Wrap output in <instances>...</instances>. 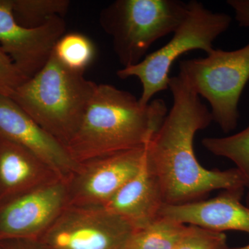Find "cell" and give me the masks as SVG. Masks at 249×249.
Wrapping results in <instances>:
<instances>
[{
  "label": "cell",
  "mask_w": 249,
  "mask_h": 249,
  "mask_svg": "<svg viewBox=\"0 0 249 249\" xmlns=\"http://www.w3.org/2000/svg\"><path fill=\"white\" fill-rule=\"evenodd\" d=\"M231 22L229 15L213 12L200 1L192 0L188 3L186 17L166 45L137 65L119 70L116 74L121 79L139 78L142 85L139 102L148 104L157 93L169 89L170 70L181 55L196 49L211 53L214 49V41L227 31Z\"/></svg>",
  "instance_id": "5b68a950"
},
{
  "label": "cell",
  "mask_w": 249,
  "mask_h": 249,
  "mask_svg": "<svg viewBox=\"0 0 249 249\" xmlns=\"http://www.w3.org/2000/svg\"><path fill=\"white\" fill-rule=\"evenodd\" d=\"M189 230V225L160 216L136 230L124 249H175Z\"/></svg>",
  "instance_id": "9a60e30c"
},
{
  "label": "cell",
  "mask_w": 249,
  "mask_h": 249,
  "mask_svg": "<svg viewBox=\"0 0 249 249\" xmlns=\"http://www.w3.org/2000/svg\"><path fill=\"white\" fill-rule=\"evenodd\" d=\"M202 145L210 152L231 160L249 185V125L238 133L226 137H208ZM248 187V186H247Z\"/></svg>",
  "instance_id": "e0dca14e"
},
{
  "label": "cell",
  "mask_w": 249,
  "mask_h": 249,
  "mask_svg": "<svg viewBox=\"0 0 249 249\" xmlns=\"http://www.w3.org/2000/svg\"><path fill=\"white\" fill-rule=\"evenodd\" d=\"M19 249H43L41 247L40 244L39 243L37 240H32L31 241V244L30 245L28 246L25 248Z\"/></svg>",
  "instance_id": "7402d4cb"
},
{
  "label": "cell",
  "mask_w": 249,
  "mask_h": 249,
  "mask_svg": "<svg viewBox=\"0 0 249 249\" xmlns=\"http://www.w3.org/2000/svg\"><path fill=\"white\" fill-rule=\"evenodd\" d=\"M228 249H249V245L245 246V247H238V248H229Z\"/></svg>",
  "instance_id": "cb8c5ba5"
},
{
  "label": "cell",
  "mask_w": 249,
  "mask_h": 249,
  "mask_svg": "<svg viewBox=\"0 0 249 249\" xmlns=\"http://www.w3.org/2000/svg\"><path fill=\"white\" fill-rule=\"evenodd\" d=\"M164 204L160 184L149 169L145 159L140 171L104 207L124 217L138 230L160 217Z\"/></svg>",
  "instance_id": "4fadbf2b"
},
{
  "label": "cell",
  "mask_w": 249,
  "mask_h": 249,
  "mask_svg": "<svg viewBox=\"0 0 249 249\" xmlns=\"http://www.w3.org/2000/svg\"><path fill=\"white\" fill-rule=\"evenodd\" d=\"M56 178L38 157L0 135V188L3 193L19 196Z\"/></svg>",
  "instance_id": "5bb4252c"
},
{
  "label": "cell",
  "mask_w": 249,
  "mask_h": 249,
  "mask_svg": "<svg viewBox=\"0 0 249 249\" xmlns=\"http://www.w3.org/2000/svg\"><path fill=\"white\" fill-rule=\"evenodd\" d=\"M0 135L38 157L57 178L68 183L80 163L66 147L40 127L11 98L0 96Z\"/></svg>",
  "instance_id": "8fae6325"
},
{
  "label": "cell",
  "mask_w": 249,
  "mask_h": 249,
  "mask_svg": "<svg viewBox=\"0 0 249 249\" xmlns=\"http://www.w3.org/2000/svg\"><path fill=\"white\" fill-rule=\"evenodd\" d=\"M233 9L235 19L241 27H249V0H228Z\"/></svg>",
  "instance_id": "44dd1931"
},
{
  "label": "cell",
  "mask_w": 249,
  "mask_h": 249,
  "mask_svg": "<svg viewBox=\"0 0 249 249\" xmlns=\"http://www.w3.org/2000/svg\"><path fill=\"white\" fill-rule=\"evenodd\" d=\"M17 22L27 28L43 25L55 16L62 17L70 7L68 0H12Z\"/></svg>",
  "instance_id": "ac0fdd59"
},
{
  "label": "cell",
  "mask_w": 249,
  "mask_h": 249,
  "mask_svg": "<svg viewBox=\"0 0 249 249\" xmlns=\"http://www.w3.org/2000/svg\"><path fill=\"white\" fill-rule=\"evenodd\" d=\"M245 190H226L208 200L164 204L160 215L213 231H235L249 235V208L241 201Z\"/></svg>",
  "instance_id": "7c38bea8"
},
{
  "label": "cell",
  "mask_w": 249,
  "mask_h": 249,
  "mask_svg": "<svg viewBox=\"0 0 249 249\" xmlns=\"http://www.w3.org/2000/svg\"><path fill=\"white\" fill-rule=\"evenodd\" d=\"M135 231L104 206L68 205L37 241L43 249H124Z\"/></svg>",
  "instance_id": "52a82bcc"
},
{
  "label": "cell",
  "mask_w": 249,
  "mask_h": 249,
  "mask_svg": "<svg viewBox=\"0 0 249 249\" xmlns=\"http://www.w3.org/2000/svg\"><path fill=\"white\" fill-rule=\"evenodd\" d=\"M169 89L173 107L146 145L147 165L158 181L165 204L199 201L215 190L247 188L248 181L237 168L209 170L199 163L195 137L211 124L212 114L178 76L170 77Z\"/></svg>",
  "instance_id": "6da1fadb"
},
{
  "label": "cell",
  "mask_w": 249,
  "mask_h": 249,
  "mask_svg": "<svg viewBox=\"0 0 249 249\" xmlns=\"http://www.w3.org/2000/svg\"><path fill=\"white\" fill-rule=\"evenodd\" d=\"M146 145L80 163L67 183L68 205L104 206L142 169Z\"/></svg>",
  "instance_id": "ba28073f"
},
{
  "label": "cell",
  "mask_w": 249,
  "mask_h": 249,
  "mask_svg": "<svg viewBox=\"0 0 249 249\" xmlns=\"http://www.w3.org/2000/svg\"><path fill=\"white\" fill-rule=\"evenodd\" d=\"M65 29L60 16L40 27H24L15 18L12 0H0V47L29 78L45 66Z\"/></svg>",
  "instance_id": "30bf717a"
},
{
  "label": "cell",
  "mask_w": 249,
  "mask_h": 249,
  "mask_svg": "<svg viewBox=\"0 0 249 249\" xmlns=\"http://www.w3.org/2000/svg\"><path fill=\"white\" fill-rule=\"evenodd\" d=\"M56 58L73 71L84 72L96 55V48L89 37L79 33L64 34L54 47Z\"/></svg>",
  "instance_id": "2e32d148"
},
{
  "label": "cell",
  "mask_w": 249,
  "mask_h": 249,
  "mask_svg": "<svg viewBox=\"0 0 249 249\" xmlns=\"http://www.w3.org/2000/svg\"><path fill=\"white\" fill-rule=\"evenodd\" d=\"M224 232L189 225V230L175 249H228Z\"/></svg>",
  "instance_id": "d6986e66"
},
{
  "label": "cell",
  "mask_w": 249,
  "mask_h": 249,
  "mask_svg": "<svg viewBox=\"0 0 249 249\" xmlns=\"http://www.w3.org/2000/svg\"><path fill=\"white\" fill-rule=\"evenodd\" d=\"M247 188H248V193H247V200H246V202H247V205H246V206L249 208V185Z\"/></svg>",
  "instance_id": "603a6c76"
},
{
  "label": "cell",
  "mask_w": 249,
  "mask_h": 249,
  "mask_svg": "<svg viewBox=\"0 0 249 249\" xmlns=\"http://www.w3.org/2000/svg\"><path fill=\"white\" fill-rule=\"evenodd\" d=\"M68 204V185L59 178L25 192L0 211V235L37 240Z\"/></svg>",
  "instance_id": "9c48e42d"
},
{
  "label": "cell",
  "mask_w": 249,
  "mask_h": 249,
  "mask_svg": "<svg viewBox=\"0 0 249 249\" xmlns=\"http://www.w3.org/2000/svg\"><path fill=\"white\" fill-rule=\"evenodd\" d=\"M97 84L65 66L52 52L43 68L11 99L65 147L76 133Z\"/></svg>",
  "instance_id": "3957f363"
},
{
  "label": "cell",
  "mask_w": 249,
  "mask_h": 249,
  "mask_svg": "<svg viewBox=\"0 0 249 249\" xmlns=\"http://www.w3.org/2000/svg\"><path fill=\"white\" fill-rule=\"evenodd\" d=\"M28 79L0 47V96L11 98Z\"/></svg>",
  "instance_id": "ffe728a7"
},
{
  "label": "cell",
  "mask_w": 249,
  "mask_h": 249,
  "mask_svg": "<svg viewBox=\"0 0 249 249\" xmlns=\"http://www.w3.org/2000/svg\"><path fill=\"white\" fill-rule=\"evenodd\" d=\"M178 76L209 103L213 121L229 133L237 127L239 103L249 80V43L237 50L214 49L204 58L181 60Z\"/></svg>",
  "instance_id": "8992f818"
},
{
  "label": "cell",
  "mask_w": 249,
  "mask_h": 249,
  "mask_svg": "<svg viewBox=\"0 0 249 249\" xmlns=\"http://www.w3.org/2000/svg\"><path fill=\"white\" fill-rule=\"evenodd\" d=\"M168 110L163 99L142 105L132 93L97 85L66 148L77 163L147 145Z\"/></svg>",
  "instance_id": "7a4b0ae2"
},
{
  "label": "cell",
  "mask_w": 249,
  "mask_h": 249,
  "mask_svg": "<svg viewBox=\"0 0 249 249\" xmlns=\"http://www.w3.org/2000/svg\"><path fill=\"white\" fill-rule=\"evenodd\" d=\"M187 11L188 3L178 0H116L101 11L100 23L124 68L138 64L155 42L173 34Z\"/></svg>",
  "instance_id": "277c9868"
}]
</instances>
